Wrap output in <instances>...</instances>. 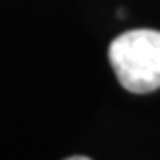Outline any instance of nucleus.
Returning a JSON list of instances; mask_svg holds the SVG:
<instances>
[{
	"mask_svg": "<svg viewBox=\"0 0 160 160\" xmlns=\"http://www.w3.org/2000/svg\"><path fill=\"white\" fill-rule=\"evenodd\" d=\"M67 160H92V158H85V156H71V158H67Z\"/></svg>",
	"mask_w": 160,
	"mask_h": 160,
	"instance_id": "obj_2",
	"label": "nucleus"
},
{
	"mask_svg": "<svg viewBox=\"0 0 160 160\" xmlns=\"http://www.w3.org/2000/svg\"><path fill=\"white\" fill-rule=\"evenodd\" d=\"M108 60L114 75L131 94L160 89V31L131 29L108 46Z\"/></svg>",
	"mask_w": 160,
	"mask_h": 160,
	"instance_id": "obj_1",
	"label": "nucleus"
}]
</instances>
